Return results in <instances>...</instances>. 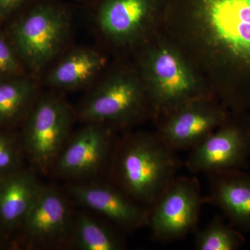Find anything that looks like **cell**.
<instances>
[{"mask_svg":"<svg viewBox=\"0 0 250 250\" xmlns=\"http://www.w3.org/2000/svg\"><path fill=\"white\" fill-rule=\"evenodd\" d=\"M156 134H127L118 140L108 181L150 208L177 177L182 163Z\"/></svg>","mask_w":250,"mask_h":250,"instance_id":"cell-1","label":"cell"},{"mask_svg":"<svg viewBox=\"0 0 250 250\" xmlns=\"http://www.w3.org/2000/svg\"><path fill=\"white\" fill-rule=\"evenodd\" d=\"M72 110L63 100L43 97L31 110L23 136V147L33 166L42 174L52 171L70 137Z\"/></svg>","mask_w":250,"mask_h":250,"instance_id":"cell-2","label":"cell"},{"mask_svg":"<svg viewBox=\"0 0 250 250\" xmlns=\"http://www.w3.org/2000/svg\"><path fill=\"white\" fill-rule=\"evenodd\" d=\"M70 26L65 10L53 4L40 5L13 28L15 49L29 68L39 71L59 53Z\"/></svg>","mask_w":250,"mask_h":250,"instance_id":"cell-3","label":"cell"},{"mask_svg":"<svg viewBox=\"0 0 250 250\" xmlns=\"http://www.w3.org/2000/svg\"><path fill=\"white\" fill-rule=\"evenodd\" d=\"M205 203L195 177L177 176L149 208L147 227L153 239L168 243L195 231Z\"/></svg>","mask_w":250,"mask_h":250,"instance_id":"cell-4","label":"cell"},{"mask_svg":"<svg viewBox=\"0 0 250 250\" xmlns=\"http://www.w3.org/2000/svg\"><path fill=\"white\" fill-rule=\"evenodd\" d=\"M118 140L111 126L87 124L67 140L52 171L76 182L108 175Z\"/></svg>","mask_w":250,"mask_h":250,"instance_id":"cell-5","label":"cell"},{"mask_svg":"<svg viewBox=\"0 0 250 250\" xmlns=\"http://www.w3.org/2000/svg\"><path fill=\"white\" fill-rule=\"evenodd\" d=\"M250 157V126L225 123L190 150L186 167L192 174L243 170Z\"/></svg>","mask_w":250,"mask_h":250,"instance_id":"cell-6","label":"cell"},{"mask_svg":"<svg viewBox=\"0 0 250 250\" xmlns=\"http://www.w3.org/2000/svg\"><path fill=\"white\" fill-rule=\"evenodd\" d=\"M144 104V94L139 83L129 77H116L93 90L79 115L87 124L125 126L138 119Z\"/></svg>","mask_w":250,"mask_h":250,"instance_id":"cell-7","label":"cell"},{"mask_svg":"<svg viewBox=\"0 0 250 250\" xmlns=\"http://www.w3.org/2000/svg\"><path fill=\"white\" fill-rule=\"evenodd\" d=\"M74 215L65 197L42 187L21 225L28 243L37 249L70 246Z\"/></svg>","mask_w":250,"mask_h":250,"instance_id":"cell-8","label":"cell"},{"mask_svg":"<svg viewBox=\"0 0 250 250\" xmlns=\"http://www.w3.org/2000/svg\"><path fill=\"white\" fill-rule=\"evenodd\" d=\"M68 192L74 200L127 231L147 226L149 208L140 205L111 182L80 181Z\"/></svg>","mask_w":250,"mask_h":250,"instance_id":"cell-9","label":"cell"},{"mask_svg":"<svg viewBox=\"0 0 250 250\" xmlns=\"http://www.w3.org/2000/svg\"><path fill=\"white\" fill-rule=\"evenodd\" d=\"M190 103L172 112L157 134L174 151L191 150L225 122L221 111Z\"/></svg>","mask_w":250,"mask_h":250,"instance_id":"cell-10","label":"cell"},{"mask_svg":"<svg viewBox=\"0 0 250 250\" xmlns=\"http://www.w3.org/2000/svg\"><path fill=\"white\" fill-rule=\"evenodd\" d=\"M207 176L209 194L205 197V203L218 208L241 232H250V174L233 170Z\"/></svg>","mask_w":250,"mask_h":250,"instance_id":"cell-11","label":"cell"},{"mask_svg":"<svg viewBox=\"0 0 250 250\" xmlns=\"http://www.w3.org/2000/svg\"><path fill=\"white\" fill-rule=\"evenodd\" d=\"M151 71L154 103L172 112L189 103L194 92L193 81L177 54L161 49L153 57Z\"/></svg>","mask_w":250,"mask_h":250,"instance_id":"cell-12","label":"cell"},{"mask_svg":"<svg viewBox=\"0 0 250 250\" xmlns=\"http://www.w3.org/2000/svg\"><path fill=\"white\" fill-rule=\"evenodd\" d=\"M43 186L31 171L16 170L0 177V225L21 227Z\"/></svg>","mask_w":250,"mask_h":250,"instance_id":"cell-13","label":"cell"},{"mask_svg":"<svg viewBox=\"0 0 250 250\" xmlns=\"http://www.w3.org/2000/svg\"><path fill=\"white\" fill-rule=\"evenodd\" d=\"M152 6L153 0H105L97 20L100 29L109 37L128 40L142 29Z\"/></svg>","mask_w":250,"mask_h":250,"instance_id":"cell-14","label":"cell"},{"mask_svg":"<svg viewBox=\"0 0 250 250\" xmlns=\"http://www.w3.org/2000/svg\"><path fill=\"white\" fill-rule=\"evenodd\" d=\"M105 59L96 51L81 49L62 59L49 72L47 83L54 88L72 89L85 84L103 68Z\"/></svg>","mask_w":250,"mask_h":250,"instance_id":"cell-15","label":"cell"},{"mask_svg":"<svg viewBox=\"0 0 250 250\" xmlns=\"http://www.w3.org/2000/svg\"><path fill=\"white\" fill-rule=\"evenodd\" d=\"M70 246L81 250H121L125 243L109 226L82 213L74 216Z\"/></svg>","mask_w":250,"mask_h":250,"instance_id":"cell-16","label":"cell"},{"mask_svg":"<svg viewBox=\"0 0 250 250\" xmlns=\"http://www.w3.org/2000/svg\"><path fill=\"white\" fill-rule=\"evenodd\" d=\"M35 93L32 82L21 77L0 80V125L17 119L31 103Z\"/></svg>","mask_w":250,"mask_h":250,"instance_id":"cell-17","label":"cell"},{"mask_svg":"<svg viewBox=\"0 0 250 250\" xmlns=\"http://www.w3.org/2000/svg\"><path fill=\"white\" fill-rule=\"evenodd\" d=\"M245 242L243 232L220 216L212 219L205 228L195 230V247L198 250H237Z\"/></svg>","mask_w":250,"mask_h":250,"instance_id":"cell-18","label":"cell"},{"mask_svg":"<svg viewBox=\"0 0 250 250\" xmlns=\"http://www.w3.org/2000/svg\"><path fill=\"white\" fill-rule=\"evenodd\" d=\"M16 49L0 34V79L19 77L22 66Z\"/></svg>","mask_w":250,"mask_h":250,"instance_id":"cell-19","label":"cell"},{"mask_svg":"<svg viewBox=\"0 0 250 250\" xmlns=\"http://www.w3.org/2000/svg\"><path fill=\"white\" fill-rule=\"evenodd\" d=\"M21 155L14 140L0 132V177L18 170Z\"/></svg>","mask_w":250,"mask_h":250,"instance_id":"cell-20","label":"cell"},{"mask_svg":"<svg viewBox=\"0 0 250 250\" xmlns=\"http://www.w3.org/2000/svg\"><path fill=\"white\" fill-rule=\"evenodd\" d=\"M25 0H0V22L18 9Z\"/></svg>","mask_w":250,"mask_h":250,"instance_id":"cell-21","label":"cell"}]
</instances>
